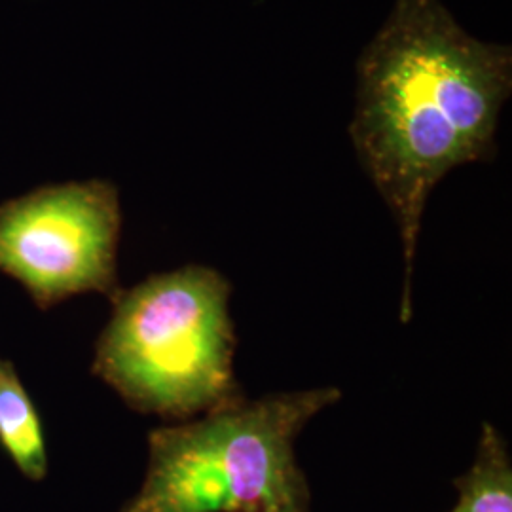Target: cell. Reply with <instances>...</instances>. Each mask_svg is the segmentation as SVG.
<instances>
[{"instance_id":"6da1fadb","label":"cell","mask_w":512,"mask_h":512,"mask_svg":"<svg viewBox=\"0 0 512 512\" xmlns=\"http://www.w3.org/2000/svg\"><path fill=\"white\" fill-rule=\"evenodd\" d=\"M511 90V46L469 35L440 0H395L357 61L349 137L399 230L403 323L427 200L452 169L494 156Z\"/></svg>"},{"instance_id":"7a4b0ae2","label":"cell","mask_w":512,"mask_h":512,"mask_svg":"<svg viewBox=\"0 0 512 512\" xmlns=\"http://www.w3.org/2000/svg\"><path fill=\"white\" fill-rule=\"evenodd\" d=\"M336 387L243 395L179 425L148 433L145 482L120 512H311L294 444Z\"/></svg>"},{"instance_id":"3957f363","label":"cell","mask_w":512,"mask_h":512,"mask_svg":"<svg viewBox=\"0 0 512 512\" xmlns=\"http://www.w3.org/2000/svg\"><path fill=\"white\" fill-rule=\"evenodd\" d=\"M230 294V281L200 264L120 291L95 344L93 376L129 408L164 420H194L236 401Z\"/></svg>"},{"instance_id":"277c9868","label":"cell","mask_w":512,"mask_h":512,"mask_svg":"<svg viewBox=\"0 0 512 512\" xmlns=\"http://www.w3.org/2000/svg\"><path fill=\"white\" fill-rule=\"evenodd\" d=\"M122 207L109 181L46 184L0 203V274L12 277L38 310L78 294L110 302L118 285Z\"/></svg>"},{"instance_id":"5b68a950","label":"cell","mask_w":512,"mask_h":512,"mask_svg":"<svg viewBox=\"0 0 512 512\" xmlns=\"http://www.w3.org/2000/svg\"><path fill=\"white\" fill-rule=\"evenodd\" d=\"M0 448L21 475L33 482L48 476L46 433L37 406L18 370L0 357Z\"/></svg>"},{"instance_id":"8992f818","label":"cell","mask_w":512,"mask_h":512,"mask_svg":"<svg viewBox=\"0 0 512 512\" xmlns=\"http://www.w3.org/2000/svg\"><path fill=\"white\" fill-rule=\"evenodd\" d=\"M458 501L448 512H512V459L492 423L482 425L473 465L454 480Z\"/></svg>"}]
</instances>
